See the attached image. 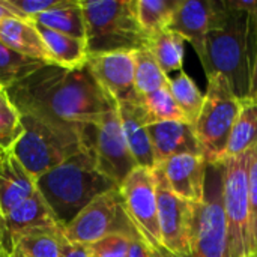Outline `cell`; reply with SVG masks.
Returning <instances> with one entry per match:
<instances>
[{
  "mask_svg": "<svg viewBox=\"0 0 257 257\" xmlns=\"http://www.w3.org/2000/svg\"><path fill=\"white\" fill-rule=\"evenodd\" d=\"M6 95L23 116L81 131L117 107L86 63L75 69L44 65L6 89Z\"/></svg>",
  "mask_w": 257,
  "mask_h": 257,
  "instance_id": "obj_1",
  "label": "cell"
},
{
  "mask_svg": "<svg viewBox=\"0 0 257 257\" xmlns=\"http://www.w3.org/2000/svg\"><path fill=\"white\" fill-rule=\"evenodd\" d=\"M256 32L257 2L214 0L211 26L199 60L206 77L221 75L241 101L250 92Z\"/></svg>",
  "mask_w": 257,
  "mask_h": 257,
  "instance_id": "obj_2",
  "label": "cell"
},
{
  "mask_svg": "<svg viewBox=\"0 0 257 257\" xmlns=\"http://www.w3.org/2000/svg\"><path fill=\"white\" fill-rule=\"evenodd\" d=\"M35 185L62 229L95 197L119 188L98 169L87 145L60 166L39 176Z\"/></svg>",
  "mask_w": 257,
  "mask_h": 257,
  "instance_id": "obj_3",
  "label": "cell"
},
{
  "mask_svg": "<svg viewBox=\"0 0 257 257\" xmlns=\"http://www.w3.org/2000/svg\"><path fill=\"white\" fill-rule=\"evenodd\" d=\"M80 3L86 23L87 56L133 53L148 47L149 38L139 24L136 0H80Z\"/></svg>",
  "mask_w": 257,
  "mask_h": 257,
  "instance_id": "obj_4",
  "label": "cell"
},
{
  "mask_svg": "<svg viewBox=\"0 0 257 257\" xmlns=\"http://www.w3.org/2000/svg\"><path fill=\"white\" fill-rule=\"evenodd\" d=\"M21 123L23 134L11 151L33 181L86 146L81 130L23 114Z\"/></svg>",
  "mask_w": 257,
  "mask_h": 257,
  "instance_id": "obj_5",
  "label": "cell"
},
{
  "mask_svg": "<svg viewBox=\"0 0 257 257\" xmlns=\"http://www.w3.org/2000/svg\"><path fill=\"white\" fill-rule=\"evenodd\" d=\"M206 80L205 101L193 123V130L203 158L208 164H215L224 158L232 128L244 101L233 95L221 75L212 74Z\"/></svg>",
  "mask_w": 257,
  "mask_h": 257,
  "instance_id": "obj_6",
  "label": "cell"
},
{
  "mask_svg": "<svg viewBox=\"0 0 257 257\" xmlns=\"http://www.w3.org/2000/svg\"><path fill=\"white\" fill-rule=\"evenodd\" d=\"M227 227L223 205V166L208 164L205 193L193 203L190 257H224Z\"/></svg>",
  "mask_w": 257,
  "mask_h": 257,
  "instance_id": "obj_7",
  "label": "cell"
},
{
  "mask_svg": "<svg viewBox=\"0 0 257 257\" xmlns=\"http://www.w3.org/2000/svg\"><path fill=\"white\" fill-rule=\"evenodd\" d=\"M248 163L250 151L221 161L223 205L227 227L224 257H253L250 242Z\"/></svg>",
  "mask_w": 257,
  "mask_h": 257,
  "instance_id": "obj_8",
  "label": "cell"
},
{
  "mask_svg": "<svg viewBox=\"0 0 257 257\" xmlns=\"http://www.w3.org/2000/svg\"><path fill=\"white\" fill-rule=\"evenodd\" d=\"M123 212L137 235L152 248L166 250L158 226L157 182L154 170L136 167L119 185Z\"/></svg>",
  "mask_w": 257,
  "mask_h": 257,
  "instance_id": "obj_9",
  "label": "cell"
},
{
  "mask_svg": "<svg viewBox=\"0 0 257 257\" xmlns=\"http://www.w3.org/2000/svg\"><path fill=\"white\" fill-rule=\"evenodd\" d=\"M83 137L93 152L98 169L117 187L137 167L123 136L117 107L86 126Z\"/></svg>",
  "mask_w": 257,
  "mask_h": 257,
  "instance_id": "obj_10",
  "label": "cell"
},
{
  "mask_svg": "<svg viewBox=\"0 0 257 257\" xmlns=\"http://www.w3.org/2000/svg\"><path fill=\"white\" fill-rule=\"evenodd\" d=\"M131 229L133 226L122 208L119 188H114L95 197L62 229V232L71 242L90 245L108 233L130 232Z\"/></svg>",
  "mask_w": 257,
  "mask_h": 257,
  "instance_id": "obj_11",
  "label": "cell"
},
{
  "mask_svg": "<svg viewBox=\"0 0 257 257\" xmlns=\"http://www.w3.org/2000/svg\"><path fill=\"white\" fill-rule=\"evenodd\" d=\"M157 182L158 226L163 247L173 256L190 257L193 203L178 197L166 184L161 172L154 169Z\"/></svg>",
  "mask_w": 257,
  "mask_h": 257,
  "instance_id": "obj_12",
  "label": "cell"
},
{
  "mask_svg": "<svg viewBox=\"0 0 257 257\" xmlns=\"http://www.w3.org/2000/svg\"><path fill=\"white\" fill-rule=\"evenodd\" d=\"M134 53V51H133ZM128 51L87 56L86 65L116 104L139 101L134 84V54Z\"/></svg>",
  "mask_w": 257,
  "mask_h": 257,
  "instance_id": "obj_13",
  "label": "cell"
},
{
  "mask_svg": "<svg viewBox=\"0 0 257 257\" xmlns=\"http://www.w3.org/2000/svg\"><path fill=\"white\" fill-rule=\"evenodd\" d=\"M157 169L178 197L190 203L202 202L208 169V161L202 154L175 155L157 166Z\"/></svg>",
  "mask_w": 257,
  "mask_h": 257,
  "instance_id": "obj_14",
  "label": "cell"
},
{
  "mask_svg": "<svg viewBox=\"0 0 257 257\" xmlns=\"http://www.w3.org/2000/svg\"><path fill=\"white\" fill-rule=\"evenodd\" d=\"M50 226L59 224L56 223L45 200L38 191H35L29 199L0 218V253L11 256L15 238L29 230Z\"/></svg>",
  "mask_w": 257,
  "mask_h": 257,
  "instance_id": "obj_15",
  "label": "cell"
},
{
  "mask_svg": "<svg viewBox=\"0 0 257 257\" xmlns=\"http://www.w3.org/2000/svg\"><path fill=\"white\" fill-rule=\"evenodd\" d=\"M117 113L128 149L137 167L154 170L157 167V163L148 130L149 120L140 104V98L139 101L117 104Z\"/></svg>",
  "mask_w": 257,
  "mask_h": 257,
  "instance_id": "obj_16",
  "label": "cell"
},
{
  "mask_svg": "<svg viewBox=\"0 0 257 257\" xmlns=\"http://www.w3.org/2000/svg\"><path fill=\"white\" fill-rule=\"evenodd\" d=\"M214 0H178L169 29L188 41L197 57L203 53L205 39L211 26Z\"/></svg>",
  "mask_w": 257,
  "mask_h": 257,
  "instance_id": "obj_17",
  "label": "cell"
},
{
  "mask_svg": "<svg viewBox=\"0 0 257 257\" xmlns=\"http://www.w3.org/2000/svg\"><path fill=\"white\" fill-rule=\"evenodd\" d=\"M155 163L160 166L166 160L181 154H202L193 125L184 120L157 122L148 125Z\"/></svg>",
  "mask_w": 257,
  "mask_h": 257,
  "instance_id": "obj_18",
  "label": "cell"
},
{
  "mask_svg": "<svg viewBox=\"0 0 257 257\" xmlns=\"http://www.w3.org/2000/svg\"><path fill=\"white\" fill-rule=\"evenodd\" d=\"M36 191L35 181L12 151H0V218Z\"/></svg>",
  "mask_w": 257,
  "mask_h": 257,
  "instance_id": "obj_19",
  "label": "cell"
},
{
  "mask_svg": "<svg viewBox=\"0 0 257 257\" xmlns=\"http://www.w3.org/2000/svg\"><path fill=\"white\" fill-rule=\"evenodd\" d=\"M0 42L18 54L39 60L44 65H51L42 38L30 20L15 17L0 20Z\"/></svg>",
  "mask_w": 257,
  "mask_h": 257,
  "instance_id": "obj_20",
  "label": "cell"
},
{
  "mask_svg": "<svg viewBox=\"0 0 257 257\" xmlns=\"http://www.w3.org/2000/svg\"><path fill=\"white\" fill-rule=\"evenodd\" d=\"M35 26L42 38V42L50 56L51 65H57L65 69H75L86 63L87 53H86L84 39L50 30L36 23Z\"/></svg>",
  "mask_w": 257,
  "mask_h": 257,
  "instance_id": "obj_21",
  "label": "cell"
},
{
  "mask_svg": "<svg viewBox=\"0 0 257 257\" xmlns=\"http://www.w3.org/2000/svg\"><path fill=\"white\" fill-rule=\"evenodd\" d=\"M30 21L50 30L84 39L86 23L80 0H60L57 6L33 17Z\"/></svg>",
  "mask_w": 257,
  "mask_h": 257,
  "instance_id": "obj_22",
  "label": "cell"
},
{
  "mask_svg": "<svg viewBox=\"0 0 257 257\" xmlns=\"http://www.w3.org/2000/svg\"><path fill=\"white\" fill-rule=\"evenodd\" d=\"M63 238L60 226L33 229L14 239L12 251L18 250L27 257H60Z\"/></svg>",
  "mask_w": 257,
  "mask_h": 257,
  "instance_id": "obj_23",
  "label": "cell"
},
{
  "mask_svg": "<svg viewBox=\"0 0 257 257\" xmlns=\"http://www.w3.org/2000/svg\"><path fill=\"white\" fill-rule=\"evenodd\" d=\"M257 145V102L245 99L232 128L224 158H232L248 152ZM223 158V160H224Z\"/></svg>",
  "mask_w": 257,
  "mask_h": 257,
  "instance_id": "obj_24",
  "label": "cell"
},
{
  "mask_svg": "<svg viewBox=\"0 0 257 257\" xmlns=\"http://www.w3.org/2000/svg\"><path fill=\"white\" fill-rule=\"evenodd\" d=\"M185 41L176 32L166 29L149 38L148 48L154 54L157 63L166 75L170 72L182 71L185 57Z\"/></svg>",
  "mask_w": 257,
  "mask_h": 257,
  "instance_id": "obj_25",
  "label": "cell"
},
{
  "mask_svg": "<svg viewBox=\"0 0 257 257\" xmlns=\"http://www.w3.org/2000/svg\"><path fill=\"white\" fill-rule=\"evenodd\" d=\"M134 84L139 96L149 95L155 90L169 86V75L163 72L154 54L148 47L136 50L134 53Z\"/></svg>",
  "mask_w": 257,
  "mask_h": 257,
  "instance_id": "obj_26",
  "label": "cell"
},
{
  "mask_svg": "<svg viewBox=\"0 0 257 257\" xmlns=\"http://www.w3.org/2000/svg\"><path fill=\"white\" fill-rule=\"evenodd\" d=\"M169 90L181 108L182 114L185 116L188 123H194L197 119L203 101H205V93L197 87L196 81L184 71H181L175 78H169Z\"/></svg>",
  "mask_w": 257,
  "mask_h": 257,
  "instance_id": "obj_27",
  "label": "cell"
},
{
  "mask_svg": "<svg viewBox=\"0 0 257 257\" xmlns=\"http://www.w3.org/2000/svg\"><path fill=\"white\" fill-rule=\"evenodd\" d=\"M176 5L178 0H136L137 20L148 38L169 29Z\"/></svg>",
  "mask_w": 257,
  "mask_h": 257,
  "instance_id": "obj_28",
  "label": "cell"
},
{
  "mask_svg": "<svg viewBox=\"0 0 257 257\" xmlns=\"http://www.w3.org/2000/svg\"><path fill=\"white\" fill-rule=\"evenodd\" d=\"M44 66L42 62L15 53L0 42V89L6 90Z\"/></svg>",
  "mask_w": 257,
  "mask_h": 257,
  "instance_id": "obj_29",
  "label": "cell"
},
{
  "mask_svg": "<svg viewBox=\"0 0 257 257\" xmlns=\"http://www.w3.org/2000/svg\"><path fill=\"white\" fill-rule=\"evenodd\" d=\"M140 104L145 110V114H146L149 123L172 122V120L187 122L181 108L175 102V99L169 90V86L164 89L155 90L149 95L140 96Z\"/></svg>",
  "mask_w": 257,
  "mask_h": 257,
  "instance_id": "obj_30",
  "label": "cell"
},
{
  "mask_svg": "<svg viewBox=\"0 0 257 257\" xmlns=\"http://www.w3.org/2000/svg\"><path fill=\"white\" fill-rule=\"evenodd\" d=\"M131 233L133 229L130 232H113L87 245L90 257H128Z\"/></svg>",
  "mask_w": 257,
  "mask_h": 257,
  "instance_id": "obj_31",
  "label": "cell"
},
{
  "mask_svg": "<svg viewBox=\"0 0 257 257\" xmlns=\"http://www.w3.org/2000/svg\"><path fill=\"white\" fill-rule=\"evenodd\" d=\"M23 134L21 114L11 104L0 108V151H11Z\"/></svg>",
  "mask_w": 257,
  "mask_h": 257,
  "instance_id": "obj_32",
  "label": "cell"
},
{
  "mask_svg": "<svg viewBox=\"0 0 257 257\" xmlns=\"http://www.w3.org/2000/svg\"><path fill=\"white\" fill-rule=\"evenodd\" d=\"M248 200H250V242H251V254L254 257L257 256V145L250 149Z\"/></svg>",
  "mask_w": 257,
  "mask_h": 257,
  "instance_id": "obj_33",
  "label": "cell"
},
{
  "mask_svg": "<svg viewBox=\"0 0 257 257\" xmlns=\"http://www.w3.org/2000/svg\"><path fill=\"white\" fill-rule=\"evenodd\" d=\"M60 0H2L3 6L17 18L32 20L33 17L54 8Z\"/></svg>",
  "mask_w": 257,
  "mask_h": 257,
  "instance_id": "obj_34",
  "label": "cell"
},
{
  "mask_svg": "<svg viewBox=\"0 0 257 257\" xmlns=\"http://www.w3.org/2000/svg\"><path fill=\"white\" fill-rule=\"evenodd\" d=\"M128 257H176L170 254L167 250H155L152 247H149L139 235L137 232L133 229L131 233V245H130V251Z\"/></svg>",
  "mask_w": 257,
  "mask_h": 257,
  "instance_id": "obj_35",
  "label": "cell"
},
{
  "mask_svg": "<svg viewBox=\"0 0 257 257\" xmlns=\"http://www.w3.org/2000/svg\"><path fill=\"white\" fill-rule=\"evenodd\" d=\"M60 257H90L87 245H81L77 242H71L66 238H63Z\"/></svg>",
  "mask_w": 257,
  "mask_h": 257,
  "instance_id": "obj_36",
  "label": "cell"
},
{
  "mask_svg": "<svg viewBox=\"0 0 257 257\" xmlns=\"http://www.w3.org/2000/svg\"><path fill=\"white\" fill-rule=\"evenodd\" d=\"M251 101L257 102V32L256 42H254V51H253V62H251V75H250V92L248 98Z\"/></svg>",
  "mask_w": 257,
  "mask_h": 257,
  "instance_id": "obj_37",
  "label": "cell"
},
{
  "mask_svg": "<svg viewBox=\"0 0 257 257\" xmlns=\"http://www.w3.org/2000/svg\"><path fill=\"white\" fill-rule=\"evenodd\" d=\"M8 105H11V101H9V98L6 95V90H2L0 89V108L8 107Z\"/></svg>",
  "mask_w": 257,
  "mask_h": 257,
  "instance_id": "obj_38",
  "label": "cell"
},
{
  "mask_svg": "<svg viewBox=\"0 0 257 257\" xmlns=\"http://www.w3.org/2000/svg\"><path fill=\"white\" fill-rule=\"evenodd\" d=\"M11 17H15L11 11H8L5 6H3V3H2V0H0V20H5V18H11ZM17 18V17H15Z\"/></svg>",
  "mask_w": 257,
  "mask_h": 257,
  "instance_id": "obj_39",
  "label": "cell"
},
{
  "mask_svg": "<svg viewBox=\"0 0 257 257\" xmlns=\"http://www.w3.org/2000/svg\"><path fill=\"white\" fill-rule=\"evenodd\" d=\"M11 257H27L24 253H21V251H18V250H14L12 251V254H11Z\"/></svg>",
  "mask_w": 257,
  "mask_h": 257,
  "instance_id": "obj_40",
  "label": "cell"
},
{
  "mask_svg": "<svg viewBox=\"0 0 257 257\" xmlns=\"http://www.w3.org/2000/svg\"><path fill=\"white\" fill-rule=\"evenodd\" d=\"M0 257H11V256H8V254H3V253H0Z\"/></svg>",
  "mask_w": 257,
  "mask_h": 257,
  "instance_id": "obj_41",
  "label": "cell"
},
{
  "mask_svg": "<svg viewBox=\"0 0 257 257\" xmlns=\"http://www.w3.org/2000/svg\"><path fill=\"white\" fill-rule=\"evenodd\" d=\"M254 257H257V256H254Z\"/></svg>",
  "mask_w": 257,
  "mask_h": 257,
  "instance_id": "obj_42",
  "label": "cell"
}]
</instances>
